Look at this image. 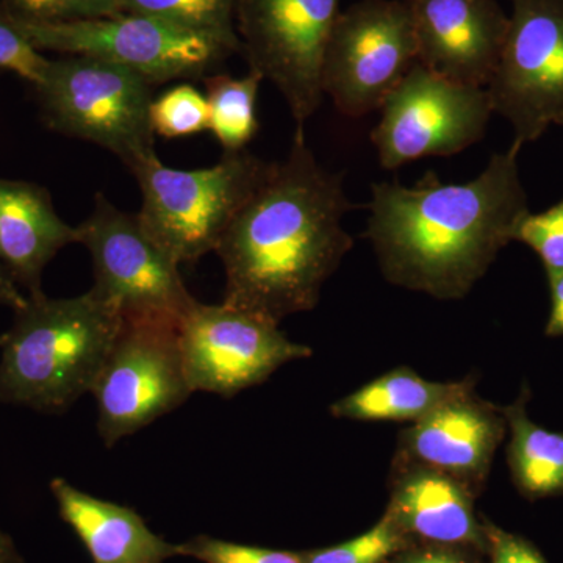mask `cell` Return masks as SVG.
I'll list each match as a JSON object with an SVG mask.
<instances>
[{"label":"cell","instance_id":"cell-34","mask_svg":"<svg viewBox=\"0 0 563 563\" xmlns=\"http://www.w3.org/2000/svg\"><path fill=\"white\" fill-rule=\"evenodd\" d=\"M3 335H0V346H2Z\"/></svg>","mask_w":563,"mask_h":563},{"label":"cell","instance_id":"cell-15","mask_svg":"<svg viewBox=\"0 0 563 563\" xmlns=\"http://www.w3.org/2000/svg\"><path fill=\"white\" fill-rule=\"evenodd\" d=\"M506 433L503 407L470 391L404 429L396 459L439 470L477 493Z\"/></svg>","mask_w":563,"mask_h":563},{"label":"cell","instance_id":"cell-24","mask_svg":"<svg viewBox=\"0 0 563 563\" xmlns=\"http://www.w3.org/2000/svg\"><path fill=\"white\" fill-rule=\"evenodd\" d=\"M410 543L401 529L385 514L379 523L350 542L301 554L303 563H384Z\"/></svg>","mask_w":563,"mask_h":563},{"label":"cell","instance_id":"cell-22","mask_svg":"<svg viewBox=\"0 0 563 563\" xmlns=\"http://www.w3.org/2000/svg\"><path fill=\"white\" fill-rule=\"evenodd\" d=\"M118 3L121 13L155 18L242 47L235 25V0H118Z\"/></svg>","mask_w":563,"mask_h":563},{"label":"cell","instance_id":"cell-14","mask_svg":"<svg viewBox=\"0 0 563 563\" xmlns=\"http://www.w3.org/2000/svg\"><path fill=\"white\" fill-rule=\"evenodd\" d=\"M418 63L437 76L485 88L506 41L509 14L496 0H410Z\"/></svg>","mask_w":563,"mask_h":563},{"label":"cell","instance_id":"cell-18","mask_svg":"<svg viewBox=\"0 0 563 563\" xmlns=\"http://www.w3.org/2000/svg\"><path fill=\"white\" fill-rule=\"evenodd\" d=\"M51 492L92 563H163L180 555V544L152 532L131 507L88 495L63 477L52 481Z\"/></svg>","mask_w":563,"mask_h":563},{"label":"cell","instance_id":"cell-20","mask_svg":"<svg viewBox=\"0 0 563 563\" xmlns=\"http://www.w3.org/2000/svg\"><path fill=\"white\" fill-rule=\"evenodd\" d=\"M529 390L503 407L510 442L507 461L518 492L529 499L563 493V433L548 431L528 415Z\"/></svg>","mask_w":563,"mask_h":563},{"label":"cell","instance_id":"cell-32","mask_svg":"<svg viewBox=\"0 0 563 563\" xmlns=\"http://www.w3.org/2000/svg\"><path fill=\"white\" fill-rule=\"evenodd\" d=\"M27 301V295L21 290L20 285L11 279L10 274L0 265V306L18 310Z\"/></svg>","mask_w":563,"mask_h":563},{"label":"cell","instance_id":"cell-12","mask_svg":"<svg viewBox=\"0 0 563 563\" xmlns=\"http://www.w3.org/2000/svg\"><path fill=\"white\" fill-rule=\"evenodd\" d=\"M485 90L493 113L509 121L521 146L563 125V0H512L501 57Z\"/></svg>","mask_w":563,"mask_h":563},{"label":"cell","instance_id":"cell-17","mask_svg":"<svg viewBox=\"0 0 563 563\" xmlns=\"http://www.w3.org/2000/svg\"><path fill=\"white\" fill-rule=\"evenodd\" d=\"M77 242V228L62 220L46 188L0 177V265L25 295L43 291L46 266Z\"/></svg>","mask_w":563,"mask_h":563},{"label":"cell","instance_id":"cell-11","mask_svg":"<svg viewBox=\"0 0 563 563\" xmlns=\"http://www.w3.org/2000/svg\"><path fill=\"white\" fill-rule=\"evenodd\" d=\"M372 143L385 169L424 157H450L484 139L493 114L485 88L437 76L420 63L379 109Z\"/></svg>","mask_w":563,"mask_h":563},{"label":"cell","instance_id":"cell-31","mask_svg":"<svg viewBox=\"0 0 563 563\" xmlns=\"http://www.w3.org/2000/svg\"><path fill=\"white\" fill-rule=\"evenodd\" d=\"M550 280L551 310L547 322L548 336H563V272L548 277Z\"/></svg>","mask_w":563,"mask_h":563},{"label":"cell","instance_id":"cell-7","mask_svg":"<svg viewBox=\"0 0 563 563\" xmlns=\"http://www.w3.org/2000/svg\"><path fill=\"white\" fill-rule=\"evenodd\" d=\"M180 321L129 318L92 387L107 448L173 412L192 395L181 361Z\"/></svg>","mask_w":563,"mask_h":563},{"label":"cell","instance_id":"cell-9","mask_svg":"<svg viewBox=\"0 0 563 563\" xmlns=\"http://www.w3.org/2000/svg\"><path fill=\"white\" fill-rule=\"evenodd\" d=\"M77 235L91 254V290L129 318L181 321L196 299L181 280L179 265L147 235L136 214L122 211L98 192Z\"/></svg>","mask_w":563,"mask_h":563},{"label":"cell","instance_id":"cell-1","mask_svg":"<svg viewBox=\"0 0 563 563\" xmlns=\"http://www.w3.org/2000/svg\"><path fill=\"white\" fill-rule=\"evenodd\" d=\"M352 209L343 176L318 163L303 128L222 236V303L279 325L310 312L354 246L343 218Z\"/></svg>","mask_w":563,"mask_h":563},{"label":"cell","instance_id":"cell-16","mask_svg":"<svg viewBox=\"0 0 563 563\" xmlns=\"http://www.w3.org/2000/svg\"><path fill=\"white\" fill-rule=\"evenodd\" d=\"M387 515L412 543L472 548L487 554L476 493L439 470L396 459Z\"/></svg>","mask_w":563,"mask_h":563},{"label":"cell","instance_id":"cell-30","mask_svg":"<svg viewBox=\"0 0 563 563\" xmlns=\"http://www.w3.org/2000/svg\"><path fill=\"white\" fill-rule=\"evenodd\" d=\"M483 554L472 548L410 543L384 563H483Z\"/></svg>","mask_w":563,"mask_h":563},{"label":"cell","instance_id":"cell-3","mask_svg":"<svg viewBox=\"0 0 563 563\" xmlns=\"http://www.w3.org/2000/svg\"><path fill=\"white\" fill-rule=\"evenodd\" d=\"M13 312L0 346V404L68 412L95 387L120 332V313L92 290L76 298L33 292Z\"/></svg>","mask_w":563,"mask_h":563},{"label":"cell","instance_id":"cell-28","mask_svg":"<svg viewBox=\"0 0 563 563\" xmlns=\"http://www.w3.org/2000/svg\"><path fill=\"white\" fill-rule=\"evenodd\" d=\"M180 555L202 563H303L301 553L247 547L207 536L192 537L180 543Z\"/></svg>","mask_w":563,"mask_h":563},{"label":"cell","instance_id":"cell-26","mask_svg":"<svg viewBox=\"0 0 563 563\" xmlns=\"http://www.w3.org/2000/svg\"><path fill=\"white\" fill-rule=\"evenodd\" d=\"M515 242L531 247L548 277L563 272V199L540 213L528 214L518 224Z\"/></svg>","mask_w":563,"mask_h":563},{"label":"cell","instance_id":"cell-13","mask_svg":"<svg viewBox=\"0 0 563 563\" xmlns=\"http://www.w3.org/2000/svg\"><path fill=\"white\" fill-rule=\"evenodd\" d=\"M179 342L192 393L222 398L263 384L280 366L313 354L312 347L291 342L274 322L225 303L196 302L180 321Z\"/></svg>","mask_w":563,"mask_h":563},{"label":"cell","instance_id":"cell-5","mask_svg":"<svg viewBox=\"0 0 563 563\" xmlns=\"http://www.w3.org/2000/svg\"><path fill=\"white\" fill-rule=\"evenodd\" d=\"M152 87L114 63L63 55L49 58L43 79L32 88L46 128L101 146L131 169L155 154Z\"/></svg>","mask_w":563,"mask_h":563},{"label":"cell","instance_id":"cell-25","mask_svg":"<svg viewBox=\"0 0 563 563\" xmlns=\"http://www.w3.org/2000/svg\"><path fill=\"white\" fill-rule=\"evenodd\" d=\"M0 5L22 24H69L121 13L118 0H2Z\"/></svg>","mask_w":563,"mask_h":563},{"label":"cell","instance_id":"cell-21","mask_svg":"<svg viewBox=\"0 0 563 563\" xmlns=\"http://www.w3.org/2000/svg\"><path fill=\"white\" fill-rule=\"evenodd\" d=\"M263 80L261 74L252 69L243 77L229 74L203 77L210 131L224 152L246 151L257 135V99Z\"/></svg>","mask_w":563,"mask_h":563},{"label":"cell","instance_id":"cell-10","mask_svg":"<svg viewBox=\"0 0 563 563\" xmlns=\"http://www.w3.org/2000/svg\"><path fill=\"white\" fill-rule=\"evenodd\" d=\"M342 0H235V25L252 70L272 81L296 128L320 109L322 60Z\"/></svg>","mask_w":563,"mask_h":563},{"label":"cell","instance_id":"cell-33","mask_svg":"<svg viewBox=\"0 0 563 563\" xmlns=\"http://www.w3.org/2000/svg\"><path fill=\"white\" fill-rule=\"evenodd\" d=\"M0 563H25L11 537L2 531H0Z\"/></svg>","mask_w":563,"mask_h":563},{"label":"cell","instance_id":"cell-2","mask_svg":"<svg viewBox=\"0 0 563 563\" xmlns=\"http://www.w3.org/2000/svg\"><path fill=\"white\" fill-rule=\"evenodd\" d=\"M521 147L514 141L493 154L465 184H444L433 172L412 187L374 184L365 235L385 279L442 301L465 298L531 211L518 165Z\"/></svg>","mask_w":563,"mask_h":563},{"label":"cell","instance_id":"cell-8","mask_svg":"<svg viewBox=\"0 0 563 563\" xmlns=\"http://www.w3.org/2000/svg\"><path fill=\"white\" fill-rule=\"evenodd\" d=\"M418 63L406 0H358L344 9L325 47L322 92L347 118L379 111Z\"/></svg>","mask_w":563,"mask_h":563},{"label":"cell","instance_id":"cell-6","mask_svg":"<svg viewBox=\"0 0 563 563\" xmlns=\"http://www.w3.org/2000/svg\"><path fill=\"white\" fill-rule=\"evenodd\" d=\"M40 52L85 55L114 63L151 85L201 79L242 47L218 36L188 31L168 22L120 13L69 24H22Z\"/></svg>","mask_w":563,"mask_h":563},{"label":"cell","instance_id":"cell-4","mask_svg":"<svg viewBox=\"0 0 563 563\" xmlns=\"http://www.w3.org/2000/svg\"><path fill=\"white\" fill-rule=\"evenodd\" d=\"M272 166L247 151L224 152L217 165L201 169L169 168L152 154L131 168L143 196L136 217L174 263L192 265L217 252Z\"/></svg>","mask_w":563,"mask_h":563},{"label":"cell","instance_id":"cell-35","mask_svg":"<svg viewBox=\"0 0 563 563\" xmlns=\"http://www.w3.org/2000/svg\"><path fill=\"white\" fill-rule=\"evenodd\" d=\"M406 2H410V0H406Z\"/></svg>","mask_w":563,"mask_h":563},{"label":"cell","instance_id":"cell-29","mask_svg":"<svg viewBox=\"0 0 563 563\" xmlns=\"http://www.w3.org/2000/svg\"><path fill=\"white\" fill-rule=\"evenodd\" d=\"M483 521L490 563H548L529 540L517 533L504 531L487 518Z\"/></svg>","mask_w":563,"mask_h":563},{"label":"cell","instance_id":"cell-23","mask_svg":"<svg viewBox=\"0 0 563 563\" xmlns=\"http://www.w3.org/2000/svg\"><path fill=\"white\" fill-rule=\"evenodd\" d=\"M151 125L163 139H185L210 131V107L206 95L190 84L169 88L151 103Z\"/></svg>","mask_w":563,"mask_h":563},{"label":"cell","instance_id":"cell-27","mask_svg":"<svg viewBox=\"0 0 563 563\" xmlns=\"http://www.w3.org/2000/svg\"><path fill=\"white\" fill-rule=\"evenodd\" d=\"M49 58L36 49L22 31L20 22L0 5V73H11L31 84L43 79Z\"/></svg>","mask_w":563,"mask_h":563},{"label":"cell","instance_id":"cell-19","mask_svg":"<svg viewBox=\"0 0 563 563\" xmlns=\"http://www.w3.org/2000/svg\"><path fill=\"white\" fill-rule=\"evenodd\" d=\"M474 388L473 376L459 383H432L399 366L333 402L331 413L346 420L417 422Z\"/></svg>","mask_w":563,"mask_h":563}]
</instances>
